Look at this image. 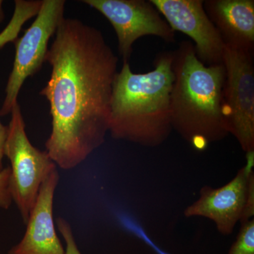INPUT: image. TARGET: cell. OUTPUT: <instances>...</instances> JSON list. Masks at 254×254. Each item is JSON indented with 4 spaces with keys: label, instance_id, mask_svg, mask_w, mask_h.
I'll list each match as a JSON object with an SVG mask.
<instances>
[{
    "label": "cell",
    "instance_id": "1",
    "mask_svg": "<svg viewBox=\"0 0 254 254\" xmlns=\"http://www.w3.org/2000/svg\"><path fill=\"white\" fill-rule=\"evenodd\" d=\"M46 57L51 74L41 92L49 102L52 131L46 151L63 170L76 168L104 143L118 57L103 33L64 18Z\"/></svg>",
    "mask_w": 254,
    "mask_h": 254
},
{
    "label": "cell",
    "instance_id": "2",
    "mask_svg": "<svg viewBox=\"0 0 254 254\" xmlns=\"http://www.w3.org/2000/svg\"><path fill=\"white\" fill-rule=\"evenodd\" d=\"M173 53L157 55L154 69L145 73L131 71L123 63L113 82L109 132L116 140L145 147H157L173 131L170 96L174 81Z\"/></svg>",
    "mask_w": 254,
    "mask_h": 254
},
{
    "label": "cell",
    "instance_id": "3",
    "mask_svg": "<svg viewBox=\"0 0 254 254\" xmlns=\"http://www.w3.org/2000/svg\"><path fill=\"white\" fill-rule=\"evenodd\" d=\"M173 53V129L195 150H205L229 134L222 110L225 66L202 63L190 41L181 42Z\"/></svg>",
    "mask_w": 254,
    "mask_h": 254
},
{
    "label": "cell",
    "instance_id": "4",
    "mask_svg": "<svg viewBox=\"0 0 254 254\" xmlns=\"http://www.w3.org/2000/svg\"><path fill=\"white\" fill-rule=\"evenodd\" d=\"M11 115L4 156L11 163V198L21 213L23 223L26 225L42 184L57 170V165L46 150L42 151L33 146L28 139L18 103L13 108Z\"/></svg>",
    "mask_w": 254,
    "mask_h": 254
},
{
    "label": "cell",
    "instance_id": "5",
    "mask_svg": "<svg viewBox=\"0 0 254 254\" xmlns=\"http://www.w3.org/2000/svg\"><path fill=\"white\" fill-rule=\"evenodd\" d=\"M222 64L226 71L222 110L229 134L246 153L254 152L253 53L225 44Z\"/></svg>",
    "mask_w": 254,
    "mask_h": 254
},
{
    "label": "cell",
    "instance_id": "6",
    "mask_svg": "<svg viewBox=\"0 0 254 254\" xmlns=\"http://www.w3.org/2000/svg\"><path fill=\"white\" fill-rule=\"evenodd\" d=\"M64 0H43L36 19L21 38L14 42L15 58L5 89V98L0 116L11 114L18 103L23 83L40 71L46 62L48 43L64 18Z\"/></svg>",
    "mask_w": 254,
    "mask_h": 254
},
{
    "label": "cell",
    "instance_id": "7",
    "mask_svg": "<svg viewBox=\"0 0 254 254\" xmlns=\"http://www.w3.org/2000/svg\"><path fill=\"white\" fill-rule=\"evenodd\" d=\"M82 2L99 11L111 23L123 63H128L133 44L142 37L154 36L165 43H175V31L150 0H83Z\"/></svg>",
    "mask_w": 254,
    "mask_h": 254
},
{
    "label": "cell",
    "instance_id": "8",
    "mask_svg": "<svg viewBox=\"0 0 254 254\" xmlns=\"http://www.w3.org/2000/svg\"><path fill=\"white\" fill-rule=\"evenodd\" d=\"M174 31L193 41L198 60L204 64L222 63L225 43L205 13L202 0H150Z\"/></svg>",
    "mask_w": 254,
    "mask_h": 254
},
{
    "label": "cell",
    "instance_id": "9",
    "mask_svg": "<svg viewBox=\"0 0 254 254\" xmlns=\"http://www.w3.org/2000/svg\"><path fill=\"white\" fill-rule=\"evenodd\" d=\"M254 153H247L250 155L248 163L226 185L220 188L203 187L199 198L185 209V216L208 218L215 223L220 234L231 235L245 212L250 176L254 173Z\"/></svg>",
    "mask_w": 254,
    "mask_h": 254
},
{
    "label": "cell",
    "instance_id": "10",
    "mask_svg": "<svg viewBox=\"0 0 254 254\" xmlns=\"http://www.w3.org/2000/svg\"><path fill=\"white\" fill-rule=\"evenodd\" d=\"M59 180V173L55 170L43 182L26 224L24 236L11 249L9 254H65L53 218V200Z\"/></svg>",
    "mask_w": 254,
    "mask_h": 254
},
{
    "label": "cell",
    "instance_id": "11",
    "mask_svg": "<svg viewBox=\"0 0 254 254\" xmlns=\"http://www.w3.org/2000/svg\"><path fill=\"white\" fill-rule=\"evenodd\" d=\"M203 6L225 44L253 53L254 0H207Z\"/></svg>",
    "mask_w": 254,
    "mask_h": 254
},
{
    "label": "cell",
    "instance_id": "12",
    "mask_svg": "<svg viewBox=\"0 0 254 254\" xmlns=\"http://www.w3.org/2000/svg\"><path fill=\"white\" fill-rule=\"evenodd\" d=\"M42 1L34 0H16L14 14L7 26L0 33V48L9 43H14L18 38L24 23L36 16Z\"/></svg>",
    "mask_w": 254,
    "mask_h": 254
},
{
    "label": "cell",
    "instance_id": "13",
    "mask_svg": "<svg viewBox=\"0 0 254 254\" xmlns=\"http://www.w3.org/2000/svg\"><path fill=\"white\" fill-rule=\"evenodd\" d=\"M236 241L230 247L227 254H254V218L243 222Z\"/></svg>",
    "mask_w": 254,
    "mask_h": 254
},
{
    "label": "cell",
    "instance_id": "14",
    "mask_svg": "<svg viewBox=\"0 0 254 254\" xmlns=\"http://www.w3.org/2000/svg\"><path fill=\"white\" fill-rule=\"evenodd\" d=\"M56 222L58 230L63 236L66 245L64 254H82L76 245L70 224L63 218L57 219Z\"/></svg>",
    "mask_w": 254,
    "mask_h": 254
},
{
    "label": "cell",
    "instance_id": "15",
    "mask_svg": "<svg viewBox=\"0 0 254 254\" xmlns=\"http://www.w3.org/2000/svg\"><path fill=\"white\" fill-rule=\"evenodd\" d=\"M10 167L5 168L0 172V208L8 209L12 203L10 190Z\"/></svg>",
    "mask_w": 254,
    "mask_h": 254
},
{
    "label": "cell",
    "instance_id": "16",
    "mask_svg": "<svg viewBox=\"0 0 254 254\" xmlns=\"http://www.w3.org/2000/svg\"><path fill=\"white\" fill-rule=\"evenodd\" d=\"M254 215V174L252 173L250 179V190H249L248 197H247V203L242 218L241 219V223L248 221L253 219Z\"/></svg>",
    "mask_w": 254,
    "mask_h": 254
},
{
    "label": "cell",
    "instance_id": "17",
    "mask_svg": "<svg viewBox=\"0 0 254 254\" xmlns=\"http://www.w3.org/2000/svg\"><path fill=\"white\" fill-rule=\"evenodd\" d=\"M8 127L4 126L0 122V172L3 168V158L4 156L5 143L7 137Z\"/></svg>",
    "mask_w": 254,
    "mask_h": 254
},
{
    "label": "cell",
    "instance_id": "18",
    "mask_svg": "<svg viewBox=\"0 0 254 254\" xmlns=\"http://www.w3.org/2000/svg\"><path fill=\"white\" fill-rule=\"evenodd\" d=\"M2 1H0V22L2 21V20L4 19V12H3L2 9Z\"/></svg>",
    "mask_w": 254,
    "mask_h": 254
}]
</instances>
